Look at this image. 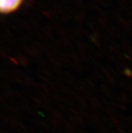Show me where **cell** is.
<instances>
[{
	"label": "cell",
	"mask_w": 132,
	"mask_h": 133,
	"mask_svg": "<svg viewBox=\"0 0 132 133\" xmlns=\"http://www.w3.org/2000/svg\"><path fill=\"white\" fill-rule=\"evenodd\" d=\"M24 0H0V12L7 15L16 12L20 8Z\"/></svg>",
	"instance_id": "obj_1"
}]
</instances>
